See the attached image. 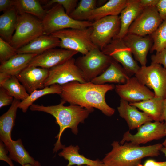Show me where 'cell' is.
Returning a JSON list of instances; mask_svg holds the SVG:
<instances>
[{
	"label": "cell",
	"mask_w": 166,
	"mask_h": 166,
	"mask_svg": "<svg viewBox=\"0 0 166 166\" xmlns=\"http://www.w3.org/2000/svg\"><path fill=\"white\" fill-rule=\"evenodd\" d=\"M23 166H42V165L39 161L36 160L34 164H26L24 165Z\"/></svg>",
	"instance_id": "f6af8a7d"
},
{
	"label": "cell",
	"mask_w": 166,
	"mask_h": 166,
	"mask_svg": "<svg viewBox=\"0 0 166 166\" xmlns=\"http://www.w3.org/2000/svg\"><path fill=\"white\" fill-rule=\"evenodd\" d=\"M142 83L152 89L156 97H166V69L161 65L151 62L141 66L135 75Z\"/></svg>",
	"instance_id": "ba28073f"
},
{
	"label": "cell",
	"mask_w": 166,
	"mask_h": 166,
	"mask_svg": "<svg viewBox=\"0 0 166 166\" xmlns=\"http://www.w3.org/2000/svg\"><path fill=\"white\" fill-rule=\"evenodd\" d=\"M18 15L14 6L0 16V37L9 43L16 28Z\"/></svg>",
	"instance_id": "484cf974"
},
{
	"label": "cell",
	"mask_w": 166,
	"mask_h": 166,
	"mask_svg": "<svg viewBox=\"0 0 166 166\" xmlns=\"http://www.w3.org/2000/svg\"><path fill=\"white\" fill-rule=\"evenodd\" d=\"M49 69L28 65L16 76L30 94L35 90L44 88Z\"/></svg>",
	"instance_id": "9a60e30c"
},
{
	"label": "cell",
	"mask_w": 166,
	"mask_h": 166,
	"mask_svg": "<svg viewBox=\"0 0 166 166\" xmlns=\"http://www.w3.org/2000/svg\"><path fill=\"white\" fill-rule=\"evenodd\" d=\"M97 2L96 0H81L69 15L75 20L83 21L87 14L97 7Z\"/></svg>",
	"instance_id": "d6a6232c"
},
{
	"label": "cell",
	"mask_w": 166,
	"mask_h": 166,
	"mask_svg": "<svg viewBox=\"0 0 166 166\" xmlns=\"http://www.w3.org/2000/svg\"><path fill=\"white\" fill-rule=\"evenodd\" d=\"M130 76L124 68L113 59L107 69L91 82L98 85L108 82L123 84L130 78Z\"/></svg>",
	"instance_id": "44dd1931"
},
{
	"label": "cell",
	"mask_w": 166,
	"mask_h": 166,
	"mask_svg": "<svg viewBox=\"0 0 166 166\" xmlns=\"http://www.w3.org/2000/svg\"><path fill=\"white\" fill-rule=\"evenodd\" d=\"M163 21L156 6L145 8L132 24L128 33L143 36L150 35Z\"/></svg>",
	"instance_id": "4fadbf2b"
},
{
	"label": "cell",
	"mask_w": 166,
	"mask_h": 166,
	"mask_svg": "<svg viewBox=\"0 0 166 166\" xmlns=\"http://www.w3.org/2000/svg\"><path fill=\"white\" fill-rule=\"evenodd\" d=\"M79 149L78 145L75 146L70 145L68 147H65L59 153L58 155L68 161L67 166L74 165L105 166L102 160H100L98 159L92 160L80 154L79 152Z\"/></svg>",
	"instance_id": "cb8c5ba5"
},
{
	"label": "cell",
	"mask_w": 166,
	"mask_h": 166,
	"mask_svg": "<svg viewBox=\"0 0 166 166\" xmlns=\"http://www.w3.org/2000/svg\"><path fill=\"white\" fill-rule=\"evenodd\" d=\"M37 54L29 53L17 54L7 61L1 64L0 72L16 76L27 67Z\"/></svg>",
	"instance_id": "d4e9b609"
},
{
	"label": "cell",
	"mask_w": 166,
	"mask_h": 166,
	"mask_svg": "<svg viewBox=\"0 0 166 166\" xmlns=\"http://www.w3.org/2000/svg\"><path fill=\"white\" fill-rule=\"evenodd\" d=\"M14 6V0H0V11L4 12Z\"/></svg>",
	"instance_id": "ab89813d"
},
{
	"label": "cell",
	"mask_w": 166,
	"mask_h": 166,
	"mask_svg": "<svg viewBox=\"0 0 166 166\" xmlns=\"http://www.w3.org/2000/svg\"><path fill=\"white\" fill-rule=\"evenodd\" d=\"M151 62L162 65L166 69V48L151 56Z\"/></svg>",
	"instance_id": "8d00e7d4"
},
{
	"label": "cell",
	"mask_w": 166,
	"mask_h": 166,
	"mask_svg": "<svg viewBox=\"0 0 166 166\" xmlns=\"http://www.w3.org/2000/svg\"><path fill=\"white\" fill-rule=\"evenodd\" d=\"M91 39L94 45L101 50L116 38L120 30L119 16H109L93 22Z\"/></svg>",
	"instance_id": "9c48e42d"
},
{
	"label": "cell",
	"mask_w": 166,
	"mask_h": 166,
	"mask_svg": "<svg viewBox=\"0 0 166 166\" xmlns=\"http://www.w3.org/2000/svg\"><path fill=\"white\" fill-rule=\"evenodd\" d=\"M1 87L6 90L14 98L20 101L24 100L29 95L15 76H11L0 87Z\"/></svg>",
	"instance_id": "4dcf8cb0"
},
{
	"label": "cell",
	"mask_w": 166,
	"mask_h": 166,
	"mask_svg": "<svg viewBox=\"0 0 166 166\" xmlns=\"http://www.w3.org/2000/svg\"><path fill=\"white\" fill-rule=\"evenodd\" d=\"M113 59L97 47L77 57L75 64L82 72L87 82H91L107 69Z\"/></svg>",
	"instance_id": "52a82bcc"
},
{
	"label": "cell",
	"mask_w": 166,
	"mask_h": 166,
	"mask_svg": "<svg viewBox=\"0 0 166 166\" xmlns=\"http://www.w3.org/2000/svg\"><path fill=\"white\" fill-rule=\"evenodd\" d=\"M61 86L60 95L66 102L87 108H95L109 117L114 113L115 109L107 104L105 99L106 93L115 88L113 85L73 81Z\"/></svg>",
	"instance_id": "6da1fadb"
},
{
	"label": "cell",
	"mask_w": 166,
	"mask_h": 166,
	"mask_svg": "<svg viewBox=\"0 0 166 166\" xmlns=\"http://www.w3.org/2000/svg\"><path fill=\"white\" fill-rule=\"evenodd\" d=\"M14 99L6 90L0 87V108L11 104Z\"/></svg>",
	"instance_id": "d590c367"
},
{
	"label": "cell",
	"mask_w": 166,
	"mask_h": 166,
	"mask_svg": "<svg viewBox=\"0 0 166 166\" xmlns=\"http://www.w3.org/2000/svg\"><path fill=\"white\" fill-rule=\"evenodd\" d=\"M11 76L5 72H0V87Z\"/></svg>",
	"instance_id": "7bdbcfd3"
},
{
	"label": "cell",
	"mask_w": 166,
	"mask_h": 166,
	"mask_svg": "<svg viewBox=\"0 0 166 166\" xmlns=\"http://www.w3.org/2000/svg\"><path fill=\"white\" fill-rule=\"evenodd\" d=\"M117 109L119 116L125 120L130 130L137 128L144 123L153 121L145 113L121 99Z\"/></svg>",
	"instance_id": "ac0fdd59"
},
{
	"label": "cell",
	"mask_w": 166,
	"mask_h": 166,
	"mask_svg": "<svg viewBox=\"0 0 166 166\" xmlns=\"http://www.w3.org/2000/svg\"><path fill=\"white\" fill-rule=\"evenodd\" d=\"M129 0H109L87 14L83 21L93 22L109 16H118L127 5Z\"/></svg>",
	"instance_id": "d6986e66"
},
{
	"label": "cell",
	"mask_w": 166,
	"mask_h": 166,
	"mask_svg": "<svg viewBox=\"0 0 166 166\" xmlns=\"http://www.w3.org/2000/svg\"><path fill=\"white\" fill-rule=\"evenodd\" d=\"M144 9L140 0H129L119 16L120 28L116 38L122 39L127 34L130 26Z\"/></svg>",
	"instance_id": "7402d4cb"
},
{
	"label": "cell",
	"mask_w": 166,
	"mask_h": 166,
	"mask_svg": "<svg viewBox=\"0 0 166 166\" xmlns=\"http://www.w3.org/2000/svg\"><path fill=\"white\" fill-rule=\"evenodd\" d=\"M115 89L121 99L129 103L139 102L155 97L153 92L135 77H130L124 84L116 85Z\"/></svg>",
	"instance_id": "5bb4252c"
},
{
	"label": "cell",
	"mask_w": 166,
	"mask_h": 166,
	"mask_svg": "<svg viewBox=\"0 0 166 166\" xmlns=\"http://www.w3.org/2000/svg\"><path fill=\"white\" fill-rule=\"evenodd\" d=\"M62 92L61 86L57 84L52 85L43 89H37L32 92L25 99L20 103L18 108L21 109L23 113L26 112L28 108L36 100L41 97L49 94H57L59 95Z\"/></svg>",
	"instance_id": "f546056e"
},
{
	"label": "cell",
	"mask_w": 166,
	"mask_h": 166,
	"mask_svg": "<svg viewBox=\"0 0 166 166\" xmlns=\"http://www.w3.org/2000/svg\"><path fill=\"white\" fill-rule=\"evenodd\" d=\"M139 166H166V161L163 162H157L153 159H148L143 164H140Z\"/></svg>",
	"instance_id": "60d3db41"
},
{
	"label": "cell",
	"mask_w": 166,
	"mask_h": 166,
	"mask_svg": "<svg viewBox=\"0 0 166 166\" xmlns=\"http://www.w3.org/2000/svg\"><path fill=\"white\" fill-rule=\"evenodd\" d=\"M89 166L88 165H79V166Z\"/></svg>",
	"instance_id": "c3c4849f"
},
{
	"label": "cell",
	"mask_w": 166,
	"mask_h": 166,
	"mask_svg": "<svg viewBox=\"0 0 166 166\" xmlns=\"http://www.w3.org/2000/svg\"><path fill=\"white\" fill-rule=\"evenodd\" d=\"M14 6L18 14H29L37 17L41 21L47 12L39 1L36 0H14Z\"/></svg>",
	"instance_id": "f1b7e54d"
},
{
	"label": "cell",
	"mask_w": 166,
	"mask_h": 166,
	"mask_svg": "<svg viewBox=\"0 0 166 166\" xmlns=\"http://www.w3.org/2000/svg\"><path fill=\"white\" fill-rule=\"evenodd\" d=\"M44 34L41 21L29 14H18L16 28L10 44L18 49Z\"/></svg>",
	"instance_id": "8992f818"
},
{
	"label": "cell",
	"mask_w": 166,
	"mask_h": 166,
	"mask_svg": "<svg viewBox=\"0 0 166 166\" xmlns=\"http://www.w3.org/2000/svg\"><path fill=\"white\" fill-rule=\"evenodd\" d=\"M165 155L166 157V148L163 147L160 151Z\"/></svg>",
	"instance_id": "bcb514c9"
},
{
	"label": "cell",
	"mask_w": 166,
	"mask_h": 166,
	"mask_svg": "<svg viewBox=\"0 0 166 166\" xmlns=\"http://www.w3.org/2000/svg\"><path fill=\"white\" fill-rule=\"evenodd\" d=\"M135 134L130 133L129 130L125 132L119 142L120 144L129 142L134 145H139L154 140L160 139L166 136V124L158 121L147 122L138 128Z\"/></svg>",
	"instance_id": "8fae6325"
},
{
	"label": "cell",
	"mask_w": 166,
	"mask_h": 166,
	"mask_svg": "<svg viewBox=\"0 0 166 166\" xmlns=\"http://www.w3.org/2000/svg\"><path fill=\"white\" fill-rule=\"evenodd\" d=\"M122 39L141 66H146L147 56L153 44L150 35L143 36L128 33Z\"/></svg>",
	"instance_id": "e0dca14e"
},
{
	"label": "cell",
	"mask_w": 166,
	"mask_h": 166,
	"mask_svg": "<svg viewBox=\"0 0 166 166\" xmlns=\"http://www.w3.org/2000/svg\"><path fill=\"white\" fill-rule=\"evenodd\" d=\"M159 0H140V3L145 8L151 6H156Z\"/></svg>",
	"instance_id": "b9f144b4"
},
{
	"label": "cell",
	"mask_w": 166,
	"mask_h": 166,
	"mask_svg": "<svg viewBox=\"0 0 166 166\" xmlns=\"http://www.w3.org/2000/svg\"><path fill=\"white\" fill-rule=\"evenodd\" d=\"M9 152V156L12 160L22 166L26 164H34L36 160L31 156L25 149L21 139L12 140L5 145Z\"/></svg>",
	"instance_id": "83f0119b"
},
{
	"label": "cell",
	"mask_w": 166,
	"mask_h": 166,
	"mask_svg": "<svg viewBox=\"0 0 166 166\" xmlns=\"http://www.w3.org/2000/svg\"><path fill=\"white\" fill-rule=\"evenodd\" d=\"M164 98L155 97L130 104L142 111L155 121H160L162 115Z\"/></svg>",
	"instance_id": "4316f807"
},
{
	"label": "cell",
	"mask_w": 166,
	"mask_h": 166,
	"mask_svg": "<svg viewBox=\"0 0 166 166\" xmlns=\"http://www.w3.org/2000/svg\"><path fill=\"white\" fill-rule=\"evenodd\" d=\"M150 36L153 41L151 52L161 51L166 48V20L163 21L156 30Z\"/></svg>",
	"instance_id": "1f68e13d"
},
{
	"label": "cell",
	"mask_w": 166,
	"mask_h": 166,
	"mask_svg": "<svg viewBox=\"0 0 166 166\" xmlns=\"http://www.w3.org/2000/svg\"><path fill=\"white\" fill-rule=\"evenodd\" d=\"M16 49L0 37V62L2 64L17 53Z\"/></svg>",
	"instance_id": "836d02e7"
},
{
	"label": "cell",
	"mask_w": 166,
	"mask_h": 166,
	"mask_svg": "<svg viewBox=\"0 0 166 166\" xmlns=\"http://www.w3.org/2000/svg\"><path fill=\"white\" fill-rule=\"evenodd\" d=\"M20 101L14 98L8 111L0 117V139L5 145L12 140L11 132L15 125L17 109Z\"/></svg>",
	"instance_id": "603a6c76"
},
{
	"label": "cell",
	"mask_w": 166,
	"mask_h": 166,
	"mask_svg": "<svg viewBox=\"0 0 166 166\" xmlns=\"http://www.w3.org/2000/svg\"><path fill=\"white\" fill-rule=\"evenodd\" d=\"M49 69V75L45 82V87L55 84L61 85L73 81L81 83L87 82L73 57Z\"/></svg>",
	"instance_id": "30bf717a"
},
{
	"label": "cell",
	"mask_w": 166,
	"mask_h": 166,
	"mask_svg": "<svg viewBox=\"0 0 166 166\" xmlns=\"http://www.w3.org/2000/svg\"><path fill=\"white\" fill-rule=\"evenodd\" d=\"M111 150L102 160L105 166H139L145 157L158 156L163 147L162 144L140 146L126 142L123 144L114 141Z\"/></svg>",
	"instance_id": "3957f363"
},
{
	"label": "cell",
	"mask_w": 166,
	"mask_h": 166,
	"mask_svg": "<svg viewBox=\"0 0 166 166\" xmlns=\"http://www.w3.org/2000/svg\"><path fill=\"white\" fill-rule=\"evenodd\" d=\"M77 0H51L47 2V5L59 4L64 9L66 13L69 15L75 9L78 4Z\"/></svg>",
	"instance_id": "e575fe53"
},
{
	"label": "cell",
	"mask_w": 166,
	"mask_h": 166,
	"mask_svg": "<svg viewBox=\"0 0 166 166\" xmlns=\"http://www.w3.org/2000/svg\"><path fill=\"white\" fill-rule=\"evenodd\" d=\"M156 7L163 20H166V0H159Z\"/></svg>",
	"instance_id": "f35d334b"
},
{
	"label": "cell",
	"mask_w": 166,
	"mask_h": 166,
	"mask_svg": "<svg viewBox=\"0 0 166 166\" xmlns=\"http://www.w3.org/2000/svg\"><path fill=\"white\" fill-rule=\"evenodd\" d=\"M65 103L61 100L59 104L56 105L45 106L33 104L30 107L31 111L43 112L51 115L55 118L56 123L59 125V131L55 137L57 140L54 145L53 152H57L65 147L61 142V135L65 130L70 128L73 133L77 135L78 132L79 124L84 123L85 120L94 110L93 108H87L76 105L70 104L65 106L64 105Z\"/></svg>",
	"instance_id": "7a4b0ae2"
},
{
	"label": "cell",
	"mask_w": 166,
	"mask_h": 166,
	"mask_svg": "<svg viewBox=\"0 0 166 166\" xmlns=\"http://www.w3.org/2000/svg\"><path fill=\"white\" fill-rule=\"evenodd\" d=\"M77 53L71 50L52 48L37 55L29 65L49 69L64 63Z\"/></svg>",
	"instance_id": "2e32d148"
},
{
	"label": "cell",
	"mask_w": 166,
	"mask_h": 166,
	"mask_svg": "<svg viewBox=\"0 0 166 166\" xmlns=\"http://www.w3.org/2000/svg\"><path fill=\"white\" fill-rule=\"evenodd\" d=\"M92 30V26L84 29L69 28L57 31L50 35L59 39V47L61 49L76 51L85 55L97 47L91 39Z\"/></svg>",
	"instance_id": "277c9868"
},
{
	"label": "cell",
	"mask_w": 166,
	"mask_h": 166,
	"mask_svg": "<svg viewBox=\"0 0 166 166\" xmlns=\"http://www.w3.org/2000/svg\"><path fill=\"white\" fill-rule=\"evenodd\" d=\"M101 51L120 63L130 75H135L140 68L133 58L130 49L122 39L114 38Z\"/></svg>",
	"instance_id": "7c38bea8"
},
{
	"label": "cell",
	"mask_w": 166,
	"mask_h": 166,
	"mask_svg": "<svg viewBox=\"0 0 166 166\" xmlns=\"http://www.w3.org/2000/svg\"><path fill=\"white\" fill-rule=\"evenodd\" d=\"M8 151L4 143L1 140L0 142V160L7 163L10 166H14L12 160L8 156Z\"/></svg>",
	"instance_id": "74e56055"
},
{
	"label": "cell",
	"mask_w": 166,
	"mask_h": 166,
	"mask_svg": "<svg viewBox=\"0 0 166 166\" xmlns=\"http://www.w3.org/2000/svg\"><path fill=\"white\" fill-rule=\"evenodd\" d=\"M164 121L166 124V97L163 100V111L160 120V122Z\"/></svg>",
	"instance_id": "ee69618b"
},
{
	"label": "cell",
	"mask_w": 166,
	"mask_h": 166,
	"mask_svg": "<svg viewBox=\"0 0 166 166\" xmlns=\"http://www.w3.org/2000/svg\"><path fill=\"white\" fill-rule=\"evenodd\" d=\"M166 138L164 141L163 142V143L162 144L163 146V147H164L165 148H166Z\"/></svg>",
	"instance_id": "7dc6e473"
},
{
	"label": "cell",
	"mask_w": 166,
	"mask_h": 166,
	"mask_svg": "<svg viewBox=\"0 0 166 166\" xmlns=\"http://www.w3.org/2000/svg\"><path fill=\"white\" fill-rule=\"evenodd\" d=\"M45 34L50 35L57 31L69 28L84 29L92 26L93 22L75 20L67 14L59 4L47 11L42 21Z\"/></svg>",
	"instance_id": "5b68a950"
},
{
	"label": "cell",
	"mask_w": 166,
	"mask_h": 166,
	"mask_svg": "<svg viewBox=\"0 0 166 166\" xmlns=\"http://www.w3.org/2000/svg\"><path fill=\"white\" fill-rule=\"evenodd\" d=\"M60 43L58 38L50 35L44 34L17 49V53L38 55L50 49L59 47Z\"/></svg>",
	"instance_id": "ffe728a7"
}]
</instances>
